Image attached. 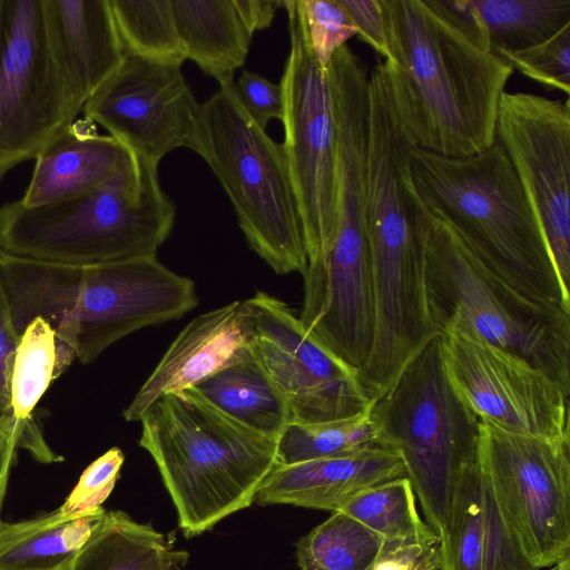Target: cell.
I'll use <instances>...</instances> for the list:
<instances>
[{
  "instance_id": "obj_18",
  "label": "cell",
  "mask_w": 570,
  "mask_h": 570,
  "mask_svg": "<svg viewBox=\"0 0 570 570\" xmlns=\"http://www.w3.org/2000/svg\"><path fill=\"white\" fill-rule=\"evenodd\" d=\"M406 476L401 456L380 445L295 464H275L261 484L258 504H291L337 512L379 483Z\"/></svg>"
},
{
  "instance_id": "obj_37",
  "label": "cell",
  "mask_w": 570,
  "mask_h": 570,
  "mask_svg": "<svg viewBox=\"0 0 570 570\" xmlns=\"http://www.w3.org/2000/svg\"><path fill=\"white\" fill-rule=\"evenodd\" d=\"M353 20L357 36L377 53L387 57V42L380 0H340Z\"/></svg>"
},
{
  "instance_id": "obj_16",
  "label": "cell",
  "mask_w": 570,
  "mask_h": 570,
  "mask_svg": "<svg viewBox=\"0 0 570 570\" xmlns=\"http://www.w3.org/2000/svg\"><path fill=\"white\" fill-rule=\"evenodd\" d=\"M252 354V330L243 302L204 313L174 340L122 415L128 422L139 421L163 395L196 387Z\"/></svg>"
},
{
  "instance_id": "obj_9",
  "label": "cell",
  "mask_w": 570,
  "mask_h": 570,
  "mask_svg": "<svg viewBox=\"0 0 570 570\" xmlns=\"http://www.w3.org/2000/svg\"><path fill=\"white\" fill-rule=\"evenodd\" d=\"M478 463L501 518L528 561L570 559V440L512 433L480 422Z\"/></svg>"
},
{
  "instance_id": "obj_11",
  "label": "cell",
  "mask_w": 570,
  "mask_h": 570,
  "mask_svg": "<svg viewBox=\"0 0 570 570\" xmlns=\"http://www.w3.org/2000/svg\"><path fill=\"white\" fill-rule=\"evenodd\" d=\"M288 16L289 52L281 79L284 142L297 196L306 255L330 239L336 203V124L326 69L316 61L297 0H283Z\"/></svg>"
},
{
  "instance_id": "obj_15",
  "label": "cell",
  "mask_w": 570,
  "mask_h": 570,
  "mask_svg": "<svg viewBox=\"0 0 570 570\" xmlns=\"http://www.w3.org/2000/svg\"><path fill=\"white\" fill-rule=\"evenodd\" d=\"M181 66L126 55L117 71L83 105L86 118L158 165L174 149H190L200 104Z\"/></svg>"
},
{
  "instance_id": "obj_2",
  "label": "cell",
  "mask_w": 570,
  "mask_h": 570,
  "mask_svg": "<svg viewBox=\"0 0 570 570\" xmlns=\"http://www.w3.org/2000/svg\"><path fill=\"white\" fill-rule=\"evenodd\" d=\"M0 278L17 333L41 317L82 364L142 327L179 318L186 306L180 276L156 256L66 265L0 250Z\"/></svg>"
},
{
  "instance_id": "obj_5",
  "label": "cell",
  "mask_w": 570,
  "mask_h": 570,
  "mask_svg": "<svg viewBox=\"0 0 570 570\" xmlns=\"http://www.w3.org/2000/svg\"><path fill=\"white\" fill-rule=\"evenodd\" d=\"M158 164L130 151L99 188L63 202L0 207V250L66 265L154 257L175 224Z\"/></svg>"
},
{
  "instance_id": "obj_1",
  "label": "cell",
  "mask_w": 570,
  "mask_h": 570,
  "mask_svg": "<svg viewBox=\"0 0 570 570\" xmlns=\"http://www.w3.org/2000/svg\"><path fill=\"white\" fill-rule=\"evenodd\" d=\"M382 62L396 115L416 148L465 157L495 142L513 69L475 45L432 0H380Z\"/></svg>"
},
{
  "instance_id": "obj_29",
  "label": "cell",
  "mask_w": 570,
  "mask_h": 570,
  "mask_svg": "<svg viewBox=\"0 0 570 570\" xmlns=\"http://www.w3.org/2000/svg\"><path fill=\"white\" fill-rule=\"evenodd\" d=\"M355 519L384 542L420 540L436 534L417 511L416 495L406 476L373 485L341 510Z\"/></svg>"
},
{
  "instance_id": "obj_28",
  "label": "cell",
  "mask_w": 570,
  "mask_h": 570,
  "mask_svg": "<svg viewBox=\"0 0 570 570\" xmlns=\"http://www.w3.org/2000/svg\"><path fill=\"white\" fill-rule=\"evenodd\" d=\"M371 407L340 420L289 422L277 439V464H295L382 445L371 417Z\"/></svg>"
},
{
  "instance_id": "obj_17",
  "label": "cell",
  "mask_w": 570,
  "mask_h": 570,
  "mask_svg": "<svg viewBox=\"0 0 570 570\" xmlns=\"http://www.w3.org/2000/svg\"><path fill=\"white\" fill-rule=\"evenodd\" d=\"M55 63L76 101H86L117 71L126 52L109 0H42Z\"/></svg>"
},
{
  "instance_id": "obj_3",
  "label": "cell",
  "mask_w": 570,
  "mask_h": 570,
  "mask_svg": "<svg viewBox=\"0 0 570 570\" xmlns=\"http://www.w3.org/2000/svg\"><path fill=\"white\" fill-rule=\"evenodd\" d=\"M411 171L425 207L497 277L525 298L570 313L538 219L502 145L465 157L414 148Z\"/></svg>"
},
{
  "instance_id": "obj_38",
  "label": "cell",
  "mask_w": 570,
  "mask_h": 570,
  "mask_svg": "<svg viewBox=\"0 0 570 570\" xmlns=\"http://www.w3.org/2000/svg\"><path fill=\"white\" fill-rule=\"evenodd\" d=\"M19 336L12 322L9 303L0 278V419L12 416L9 381Z\"/></svg>"
},
{
  "instance_id": "obj_32",
  "label": "cell",
  "mask_w": 570,
  "mask_h": 570,
  "mask_svg": "<svg viewBox=\"0 0 570 570\" xmlns=\"http://www.w3.org/2000/svg\"><path fill=\"white\" fill-rule=\"evenodd\" d=\"M309 48L322 69L334 53L357 36V29L340 0H297Z\"/></svg>"
},
{
  "instance_id": "obj_35",
  "label": "cell",
  "mask_w": 570,
  "mask_h": 570,
  "mask_svg": "<svg viewBox=\"0 0 570 570\" xmlns=\"http://www.w3.org/2000/svg\"><path fill=\"white\" fill-rule=\"evenodd\" d=\"M18 449L28 451L38 462L51 454L41 429L20 425L12 416L0 419V514Z\"/></svg>"
},
{
  "instance_id": "obj_24",
  "label": "cell",
  "mask_w": 570,
  "mask_h": 570,
  "mask_svg": "<svg viewBox=\"0 0 570 570\" xmlns=\"http://www.w3.org/2000/svg\"><path fill=\"white\" fill-rule=\"evenodd\" d=\"M189 554L150 524L106 511L69 570H184Z\"/></svg>"
},
{
  "instance_id": "obj_39",
  "label": "cell",
  "mask_w": 570,
  "mask_h": 570,
  "mask_svg": "<svg viewBox=\"0 0 570 570\" xmlns=\"http://www.w3.org/2000/svg\"><path fill=\"white\" fill-rule=\"evenodd\" d=\"M234 4L246 29L253 36L256 31L271 26L276 10L283 8V0H234Z\"/></svg>"
},
{
  "instance_id": "obj_14",
  "label": "cell",
  "mask_w": 570,
  "mask_h": 570,
  "mask_svg": "<svg viewBox=\"0 0 570 570\" xmlns=\"http://www.w3.org/2000/svg\"><path fill=\"white\" fill-rule=\"evenodd\" d=\"M495 140L530 202L563 289L570 294V105L504 91Z\"/></svg>"
},
{
  "instance_id": "obj_22",
  "label": "cell",
  "mask_w": 570,
  "mask_h": 570,
  "mask_svg": "<svg viewBox=\"0 0 570 570\" xmlns=\"http://www.w3.org/2000/svg\"><path fill=\"white\" fill-rule=\"evenodd\" d=\"M186 59L219 85L233 82L245 65L253 36L234 0H170Z\"/></svg>"
},
{
  "instance_id": "obj_10",
  "label": "cell",
  "mask_w": 570,
  "mask_h": 570,
  "mask_svg": "<svg viewBox=\"0 0 570 570\" xmlns=\"http://www.w3.org/2000/svg\"><path fill=\"white\" fill-rule=\"evenodd\" d=\"M81 110L50 52L42 0H0V180Z\"/></svg>"
},
{
  "instance_id": "obj_19",
  "label": "cell",
  "mask_w": 570,
  "mask_h": 570,
  "mask_svg": "<svg viewBox=\"0 0 570 570\" xmlns=\"http://www.w3.org/2000/svg\"><path fill=\"white\" fill-rule=\"evenodd\" d=\"M130 150L89 122L73 121L38 153L29 185L19 199L37 207L71 199L104 185Z\"/></svg>"
},
{
  "instance_id": "obj_41",
  "label": "cell",
  "mask_w": 570,
  "mask_h": 570,
  "mask_svg": "<svg viewBox=\"0 0 570 570\" xmlns=\"http://www.w3.org/2000/svg\"><path fill=\"white\" fill-rule=\"evenodd\" d=\"M371 567H372V566H371ZM371 567H370L368 569H366V570H370V569H371Z\"/></svg>"
},
{
  "instance_id": "obj_12",
  "label": "cell",
  "mask_w": 570,
  "mask_h": 570,
  "mask_svg": "<svg viewBox=\"0 0 570 570\" xmlns=\"http://www.w3.org/2000/svg\"><path fill=\"white\" fill-rule=\"evenodd\" d=\"M440 343L450 384L480 422L570 440V391L548 373L459 328L442 332Z\"/></svg>"
},
{
  "instance_id": "obj_33",
  "label": "cell",
  "mask_w": 570,
  "mask_h": 570,
  "mask_svg": "<svg viewBox=\"0 0 570 570\" xmlns=\"http://www.w3.org/2000/svg\"><path fill=\"white\" fill-rule=\"evenodd\" d=\"M125 461L122 451L114 446L92 461L59 509L67 514H82L101 508L112 492Z\"/></svg>"
},
{
  "instance_id": "obj_31",
  "label": "cell",
  "mask_w": 570,
  "mask_h": 570,
  "mask_svg": "<svg viewBox=\"0 0 570 570\" xmlns=\"http://www.w3.org/2000/svg\"><path fill=\"white\" fill-rule=\"evenodd\" d=\"M497 57L534 81L569 95L570 24L537 46L517 51H501Z\"/></svg>"
},
{
  "instance_id": "obj_30",
  "label": "cell",
  "mask_w": 570,
  "mask_h": 570,
  "mask_svg": "<svg viewBox=\"0 0 570 570\" xmlns=\"http://www.w3.org/2000/svg\"><path fill=\"white\" fill-rule=\"evenodd\" d=\"M126 55L183 65L170 0H109Z\"/></svg>"
},
{
  "instance_id": "obj_34",
  "label": "cell",
  "mask_w": 570,
  "mask_h": 570,
  "mask_svg": "<svg viewBox=\"0 0 570 570\" xmlns=\"http://www.w3.org/2000/svg\"><path fill=\"white\" fill-rule=\"evenodd\" d=\"M370 570H443L440 538L383 542Z\"/></svg>"
},
{
  "instance_id": "obj_13",
  "label": "cell",
  "mask_w": 570,
  "mask_h": 570,
  "mask_svg": "<svg viewBox=\"0 0 570 570\" xmlns=\"http://www.w3.org/2000/svg\"><path fill=\"white\" fill-rule=\"evenodd\" d=\"M243 303L254 354L286 400L291 422L340 420L370 409L374 400L358 371L313 336L285 302L257 292Z\"/></svg>"
},
{
  "instance_id": "obj_26",
  "label": "cell",
  "mask_w": 570,
  "mask_h": 570,
  "mask_svg": "<svg viewBox=\"0 0 570 570\" xmlns=\"http://www.w3.org/2000/svg\"><path fill=\"white\" fill-rule=\"evenodd\" d=\"M75 358L59 345L55 330L43 318L36 317L26 326L18 340L9 381L10 411L16 422L40 428L37 405Z\"/></svg>"
},
{
  "instance_id": "obj_8",
  "label": "cell",
  "mask_w": 570,
  "mask_h": 570,
  "mask_svg": "<svg viewBox=\"0 0 570 570\" xmlns=\"http://www.w3.org/2000/svg\"><path fill=\"white\" fill-rule=\"evenodd\" d=\"M425 289L439 334L465 331L524 358L570 391V313L513 291L434 215L425 243Z\"/></svg>"
},
{
  "instance_id": "obj_27",
  "label": "cell",
  "mask_w": 570,
  "mask_h": 570,
  "mask_svg": "<svg viewBox=\"0 0 570 570\" xmlns=\"http://www.w3.org/2000/svg\"><path fill=\"white\" fill-rule=\"evenodd\" d=\"M383 542L375 532L337 511L298 540L297 563L301 570H366Z\"/></svg>"
},
{
  "instance_id": "obj_40",
  "label": "cell",
  "mask_w": 570,
  "mask_h": 570,
  "mask_svg": "<svg viewBox=\"0 0 570 570\" xmlns=\"http://www.w3.org/2000/svg\"><path fill=\"white\" fill-rule=\"evenodd\" d=\"M544 570H570V560H564L553 567L547 568Z\"/></svg>"
},
{
  "instance_id": "obj_25",
  "label": "cell",
  "mask_w": 570,
  "mask_h": 570,
  "mask_svg": "<svg viewBox=\"0 0 570 570\" xmlns=\"http://www.w3.org/2000/svg\"><path fill=\"white\" fill-rule=\"evenodd\" d=\"M238 423L278 439L291 422L286 400L253 354L195 387Z\"/></svg>"
},
{
  "instance_id": "obj_4",
  "label": "cell",
  "mask_w": 570,
  "mask_h": 570,
  "mask_svg": "<svg viewBox=\"0 0 570 570\" xmlns=\"http://www.w3.org/2000/svg\"><path fill=\"white\" fill-rule=\"evenodd\" d=\"M139 422V445L154 459L187 538L250 507L277 463L276 438L233 420L195 387L163 395Z\"/></svg>"
},
{
  "instance_id": "obj_6",
  "label": "cell",
  "mask_w": 570,
  "mask_h": 570,
  "mask_svg": "<svg viewBox=\"0 0 570 570\" xmlns=\"http://www.w3.org/2000/svg\"><path fill=\"white\" fill-rule=\"evenodd\" d=\"M380 443L402 459L428 524L445 547L463 470L476 459L480 420L445 374L440 335L371 407Z\"/></svg>"
},
{
  "instance_id": "obj_21",
  "label": "cell",
  "mask_w": 570,
  "mask_h": 570,
  "mask_svg": "<svg viewBox=\"0 0 570 570\" xmlns=\"http://www.w3.org/2000/svg\"><path fill=\"white\" fill-rule=\"evenodd\" d=\"M487 52L537 46L570 24V0H432Z\"/></svg>"
},
{
  "instance_id": "obj_7",
  "label": "cell",
  "mask_w": 570,
  "mask_h": 570,
  "mask_svg": "<svg viewBox=\"0 0 570 570\" xmlns=\"http://www.w3.org/2000/svg\"><path fill=\"white\" fill-rule=\"evenodd\" d=\"M190 149L220 183L249 247L275 273L302 274L304 227L283 145L248 116L234 81L200 104Z\"/></svg>"
},
{
  "instance_id": "obj_23",
  "label": "cell",
  "mask_w": 570,
  "mask_h": 570,
  "mask_svg": "<svg viewBox=\"0 0 570 570\" xmlns=\"http://www.w3.org/2000/svg\"><path fill=\"white\" fill-rule=\"evenodd\" d=\"M105 513L102 507L82 514L58 508L24 521L0 520V570H69Z\"/></svg>"
},
{
  "instance_id": "obj_36",
  "label": "cell",
  "mask_w": 570,
  "mask_h": 570,
  "mask_svg": "<svg viewBox=\"0 0 570 570\" xmlns=\"http://www.w3.org/2000/svg\"><path fill=\"white\" fill-rule=\"evenodd\" d=\"M234 92L248 116L263 129L272 119L282 120L284 98L281 85L244 70L234 81Z\"/></svg>"
},
{
  "instance_id": "obj_20",
  "label": "cell",
  "mask_w": 570,
  "mask_h": 570,
  "mask_svg": "<svg viewBox=\"0 0 570 570\" xmlns=\"http://www.w3.org/2000/svg\"><path fill=\"white\" fill-rule=\"evenodd\" d=\"M442 561L443 570H537L505 527L478 458L461 475Z\"/></svg>"
}]
</instances>
